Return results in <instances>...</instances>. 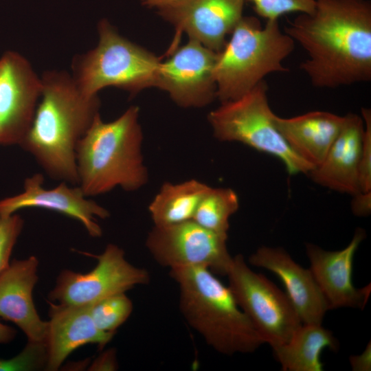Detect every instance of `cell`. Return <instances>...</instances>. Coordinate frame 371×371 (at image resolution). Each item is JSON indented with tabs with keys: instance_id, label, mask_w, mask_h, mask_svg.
<instances>
[{
	"instance_id": "obj_11",
	"label": "cell",
	"mask_w": 371,
	"mask_h": 371,
	"mask_svg": "<svg viewBox=\"0 0 371 371\" xmlns=\"http://www.w3.org/2000/svg\"><path fill=\"white\" fill-rule=\"evenodd\" d=\"M218 52L189 39L161 62L155 87L183 108L203 107L216 98L214 67Z\"/></svg>"
},
{
	"instance_id": "obj_12",
	"label": "cell",
	"mask_w": 371,
	"mask_h": 371,
	"mask_svg": "<svg viewBox=\"0 0 371 371\" xmlns=\"http://www.w3.org/2000/svg\"><path fill=\"white\" fill-rule=\"evenodd\" d=\"M41 78L14 51L0 57V145H19L32 123L41 95Z\"/></svg>"
},
{
	"instance_id": "obj_5",
	"label": "cell",
	"mask_w": 371,
	"mask_h": 371,
	"mask_svg": "<svg viewBox=\"0 0 371 371\" xmlns=\"http://www.w3.org/2000/svg\"><path fill=\"white\" fill-rule=\"evenodd\" d=\"M231 34L214 67L221 102L241 97L271 73L286 71L283 62L295 47L278 21H267L263 26L255 16H243Z\"/></svg>"
},
{
	"instance_id": "obj_3",
	"label": "cell",
	"mask_w": 371,
	"mask_h": 371,
	"mask_svg": "<svg viewBox=\"0 0 371 371\" xmlns=\"http://www.w3.org/2000/svg\"><path fill=\"white\" fill-rule=\"evenodd\" d=\"M139 114V107L131 106L115 120L105 122L98 113L78 142V186L86 196L116 187L136 191L148 182Z\"/></svg>"
},
{
	"instance_id": "obj_20",
	"label": "cell",
	"mask_w": 371,
	"mask_h": 371,
	"mask_svg": "<svg viewBox=\"0 0 371 371\" xmlns=\"http://www.w3.org/2000/svg\"><path fill=\"white\" fill-rule=\"evenodd\" d=\"M345 116L315 111L292 117L275 115V124L290 148L313 168L324 160L338 136Z\"/></svg>"
},
{
	"instance_id": "obj_22",
	"label": "cell",
	"mask_w": 371,
	"mask_h": 371,
	"mask_svg": "<svg viewBox=\"0 0 371 371\" xmlns=\"http://www.w3.org/2000/svg\"><path fill=\"white\" fill-rule=\"evenodd\" d=\"M210 186L196 179L165 182L148 206L155 226H167L192 220Z\"/></svg>"
},
{
	"instance_id": "obj_24",
	"label": "cell",
	"mask_w": 371,
	"mask_h": 371,
	"mask_svg": "<svg viewBox=\"0 0 371 371\" xmlns=\"http://www.w3.org/2000/svg\"><path fill=\"white\" fill-rule=\"evenodd\" d=\"M133 302L125 293H119L105 297L91 305L89 312L100 330L115 333L131 315Z\"/></svg>"
},
{
	"instance_id": "obj_29",
	"label": "cell",
	"mask_w": 371,
	"mask_h": 371,
	"mask_svg": "<svg viewBox=\"0 0 371 371\" xmlns=\"http://www.w3.org/2000/svg\"><path fill=\"white\" fill-rule=\"evenodd\" d=\"M117 363L114 349L102 352L89 367V370H116Z\"/></svg>"
},
{
	"instance_id": "obj_25",
	"label": "cell",
	"mask_w": 371,
	"mask_h": 371,
	"mask_svg": "<svg viewBox=\"0 0 371 371\" xmlns=\"http://www.w3.org/2000/svg\"><path fill=\"white\" fill-rule=\"evenodd\" d=\"M251 2L258 15L267 21H278L288 13L311 14L315 8V0H245Z\"/></svg>"
},
{
	"instance_id": "obj_2",
	"label": "cell",
	"mask_w": 371,
	"mask_h": 371,
	"mask_svg": "<svg viewBox=\"0 0 371 371\" xmlns=\"http://www.w3.org/2000/svg\"><path fill=\"white\" fill-rule=\"evenodd\" d=\"M41 85V100L19 146L51 177L76 186V148L100 113V100L83 93L65 71L44 72Z\"/></svg>"
},
{
	"instance_id": "obj_31",
	"label": "cell",
	"mask_w": 371,
	"mask_h": 371,
	"mask_svg": "<svg viewBox=\"0 0 371 371\" xmlns=\"http://www.w3.org/2000/svg\"><path fill=\"white\" fill-rule=\"evenodd\" d=\"M352 370L354 371H370L371 370L370 341L361 355L350 357Z\"/></svg>"
},
{
	"instance_id": "obj_13",
	"label": "cell",
	"mask_w": 371,
	"mask_h": 371,
	"mask_svg": "<svg viewBox=\"0 0 371 371\" xmlns=\"http://www.w3.org/2000/svg\"><path fill=\"white\" fill-rule=\"evenodd\" d=\"M245 0H180L159 14L189 39L220 52L243 16Z\"/></svg>"
},
{
	"instance_id": "obj_18",
	"label": "cell",
	"mask_w": 371,
	"mask_h": 371,
	"mask_svg": "<svg viewBox=\"0 0 371 371\" xmlns=\"http://www.w3.org/2000/svg\"><path fill=\"white\" fill-rule=\"evenodd\" d=\"M46 370H57L66 358L78 348L88 344L102 348L115 333L103 332L95 324L89 306L49 303Z\"/></svg>"
},
{
	"instance_id": "obj_6",
	"label": "cell",
	"mask_w": 371,
	"mask_h": 371,
	"mask_svg": "<svg viewBox=\"0 0 371 371\" xmlns=\"http://www.w3.org/2000/svg\"><path fill=\"white\" fill-rule=\"evenodd\" d=\"M98 43L75 56L72 77L79 89L93 96L102 89L117 87L135 95L156 86L160 59L122 36L107 20L98 24Z\"/></svg>"
},
{
	"instance_id": "obj_7",
	"label": "cell",
	"mask_w": 371,
	"mask_h": 371,
	"mask_svg": "<svg viewBox=\"0 0 371 371\" xmlns=\"http://www.w3.org/2000/svg\"><path fill=\"white\" fill-rule=\"evenodd\" d=\"M265 80L235 100L221 102L207 120L220 142H240L280 159L290 175H308L313 167L287 144L275 124Z\"/></svg>"
},
{
	"instance_id": "obj_14",
	"label": "cell",
	"mask_w": 371,
	"mask_h": 371,
	"mask_svg": "<svg viewBox=\"0 0 371 371\" xmlns=\"http://www.w3.org/2000/svg\"><path fill=\"white\" fill-rule=\"evenodd\" d=\"M43 182V175L40 173L26 178L23 192L0 200V214L10 215L27 207L44 208L78 220L92 237L102 236V230L97 218L109 216L106 208L86 199L78 185L68 186V183L62 181L54 188L45 189Z\"/></svg>"
},
{
	"instance_id": "obj_4",
	"label": "cell",
	"mask_w": 371,
	"mask_h": 371,
	"mask_svg": "<svg viewBox=\"0 0 371 371\" xmlns=\"http://www.w3.org/2000/svg\"><path fill=\"white\" fill-rule=\"evenodd\" d=\"M179 289V309L210 347L232 355L251 353L265 344L229 286L204 267L170 269Z\"/></svg>"
},
{
	"instance_id": "obj_8",
	"label": "cell",
	"mask_w": 371,
	"mask_h": 371,
	"mask_svg": "<svg viewBox=\"0 0 371 371\" xmlns=\"http://www.w3.org/2000/svg\"><path fill=\"white\" fill-rule=\"evenodd\" d=\"M226 276L237 303L265 343H286L302 322L285 292L252 271L244 257H233Z\"/></svg>"
},
{
	"instance_id": "obj_30",
	"label": "cell",
	"mask_w": 371,
	"mask_h": 371,
	"mask_svg": "<svg viewBox=\"0 0 371 371\" xmlns=\"http://www.w3.org/2000/svg\"><path fill=\"white\" fill-rule=\"evenodd\" d=\"M352 196V212L359 216H368L371 210V192H359Z\"/></svg>"
},
{
	"instance_id": "obj_1",
	"label": "cell",
	"mask_w": 371,
	"mask_h": 371,
	"mask_svg": "<svg viewBox=\"0 0 371 371\" xmlns=\"http://www.w3.org/2000/svg\"><path fill=\"white\" fill-rule=\"evenodd\" d=\"M311 14H299L284 32L306 51L300 69L317 88L371 80V3L315 0Z\"/></svg>"
},
{
	"instance_id": "obj_15",
	"label": "cell",
	"mask_w": 371,
	"mask_h": 371,
	"mask_svg": "<svg viewBox=\"0 0 371 371\" xmlns=\"http://www.w3.org/2000/svg\"><path fill=\"white\" fill-rule=\"evenodd\" d=\"M366 237L357 229L349 244L338 251H327L306 243L310 269L328 304L329 310L343 307L363 309L371 293L370 285L357 288L352 282L355 253Z\"/></svg>"
},
{
	"instance_id": "obj_19",
	"label": "cell",
	"mask_w": 371,
	"mask_h": 371,
	"mask_svg": "<svg viewBox=\"0 0 371 371\" xmlns=\"http://www.w3.org/2000/svg\"><path fill=\"white\" fill-rule=\"evenodd\" d=\"M342 128L324 160L308 175L316 183L355 195L359 192V164L364 122L355 113L344 115Z\"/></svg>"
},
{
	"instance_id": "obj_10",
	"label": "cell",
	"mask_w": 371,
	"mask_h": 371,
	"mask_svg": "<svg viewBox=\"0 0 371 371\" xmlns=\"http://www.w3.org/2000/svg\"><path fill=\"white\" fill-rule=\"evenodd\" d=\"M93 256L98 263L88 273L61 271L49 294L52 300L63 304L89 306L150 281L148 271L128 262L124 250L116 245L109 244L101 254Z\"/></svg>"
},
{
	"instance_id": "obj_23",
	"label": "cell",
	"mask_w": 371,
	"mask_h": 371,
	"mask_svg": "<svg viewBox=\"0 0 371 371\" xmlns=\"http://www.w3.org/2000/svg\"><path fill=\"white\" fill-rule=\"evenodd\" d=\"M238 207V196L234 190L210 187L200 201L192 220L203 227L227 238L229 218Z\"/></svg>"
},
{
	"instance_id": "obj_26",
	"label": "cell",
	"mask_w": 371,
	"mask_h": 371,
	"mask_svg": "<svg viewBox=\"0 0 371 371\" xmlns=\"http://www.w3.org/2000/svg\"><path fill=\"white\" fill-rule=\"evenodd\" d=\"M47 350L45 343L29 341L16 356L9 359H0V371L37 370L45 368Z\"/></svg>"
},
{
	"instance_id": "obj_17",
	"label": "cell",
	"mask_w": 371,
	"mask_h": 371,
	"mask_svg": "<svg viewBox=\"0 0 371 371\" xmlns=\"http://www.w3.org/2000/svg\"><path fill=\"white\" fill-rule=\"evenodd\" d=\"M38 265L34 256L14 259L1 273L0 317L18 326L29 341L45 343L47 322L39 317L32 298Z\"/></svg>"
},
{
	"instance_id": "obj_21",
	"label": "cell",
	"mask_w": 371,
	"mask_h": 371,
	"mask_svg": "<svg viewBox=\"0 0 371 371\" xmlns=\"http://www.w3.org/2000/svg\"><path fill=\"white\" fill-rule=\"evenodd\" d=\"M338 348L333 333L322 324H302L286 343L272 348L284 371H322V352Z\"/></svg>"
},
{
	"instance_id": "obj_28",
	"label": "cell",
	"mask_w": 371,
	"mask_h": 371,
	"mask_svg": "<svg viewBox=\"0 0 371 371\" xmlns=\"http://www.w3.org/2000/svg\"><path fill=\"white\" fill-rule=\"evenodd\" d=\"M364 133L359 164V187L361 192H371V111L361 109Z\"/></svg>"
},
{
	"instance_id": "obj_32",
	"label": "cell",
	"mask_w": 371,
	"mask_h": 371,
	"mask_svg": "<svg viewBox=\"0 0 371 371\" xmlns=\"http://www.w3.org/2000/svg\"><path fill=\"white\" fill-rule=\"evenodd\" d=\"M16 334V332L12 327L0 322V343L5 344L11 341Z\"/></svg>"
},
{
	"instance_id": "obj_9",
	"label": "cell",
	"mask_w": 371,
	"mask_h": 371,
	"mask_svg": "<svg viewBox=\"0 0 371 371\" xmlns=\"http://www.w3.org/2000/svg\"><path fill=\"white\" fill-rule=\"evenodd\" d=\"M227 239L192 219L167 226L154 225L147 235L146 247L162 267H204L226 276L233 258L227 248Z\"/></svg>"
},
{
	"instance_id": "obj_16",
	"label": "cell",
	"mask_w": 371,
	"mask_h": 371,
	"mask_svg": "<svg viewBox=\"0 0 371 371\" xmlns=\"http://www.w3.org/2000/svg\"><path fill=\"white\" fill-rule=\"evenodd\" d=\"M249 262L281 280L302 324H322L329 307L310 269L295 262L282 247L262 246L250 256Z\"/></svg>"
},
{
	"instance_id": "obj_27",
	"label": "cell",
	"mask_w": 371,
	"mask_h": 371,
	"mask_svg": "<svg viewBox=\"0 0 371 371\" xmlns=\"http://www.w3.org/2000/svg\"><path fill=\"white\" fill-rule=\"evenodd\" d=\"M23 223V219L16 213L0 214V275L10 265V258Z\"/></svg>"
},
{
	"instance_id": "obj_33",
	"label": "cell",
	"mask_w": 371,
	"mask_h": 371,
	"mask_svg": "<svg viewBox=\"0 0 371 371\" xmlns=\"http://www.w3.org/2000/svg\"><path fill=\"white\" fill-rule=\"evenodd\" d=\"M179 1L180 0H141L143 5L148 7H157L158 8Z\"/></svg>"
}]
</instances>
